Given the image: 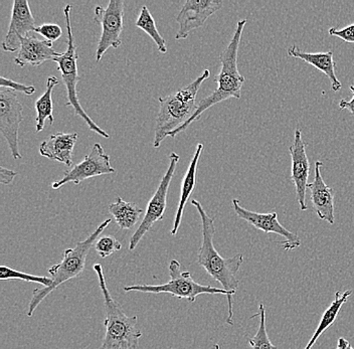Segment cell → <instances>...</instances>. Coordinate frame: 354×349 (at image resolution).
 Returning a JSON list of instances; mask_svg holds the SVG:
<instances>
[{
    "mask_svg": "<svg viewBox=\"0 0 354 349\" xmlns=\"http://www.w3.org/2000/svg\"><path fill=\"white\" fill-rule=\"evenodd\" d=\"M247 19H242L236 24V30L232 35L229 45L221 53L220 61L221 64V70L214 82L218 83V88L205 99L198 102L196 111L190 117L189 120L180 127L177 128L168 135L176 138L178 134L183 133L187 129L188 126L198 121L209 108L214 107L216 104L229 100L231 98L240 99L242 96V88L245 84V77L241 75L238 68V54L240 48L241 39L245 28Z\"/></svg>",
    "mask_w": 354,
    "mask_h": 349,
    "instance_id": "1",
    "label": "cell"
},
{
    "mask_svg": "<svg viewBox=\"0 0 354 349\" xmlns=\"http://www.w3.org/2000/svg\"><path fill=\"white\" fill-rule=\"evenodd\" d=\"M192 205L201 216L203 229V242L198 254V264L207 272L210 277L220 283L223 290L234 296L240 285V281L236 279V274L242 267L243 255L239 254L232 258L221 257L214 245L216 234L214 218H210L198 200H192Z\"/></svg>",
    "mask_w": 354,
    "mask_h": 349,
    "instance_id": "2",
    "label": "cell"
},
{
    "mask_svg": "<svg viewBox=\"0 0 354 349\" xmlns=\"http://www.w3.org/2000/svg\"><path fill=\"white\" fill-rule=\"evenodd\" d=\"M99 286L105 304V335L99 349H140L142 332L138 328V317L128 316L120 304L112 297L101 264L94 265Z\"/></svg>",
    "mask_w": 354,
    "mask_h": 349,
    "instance_id": "3",
    "label": "cell"
},
{
    "mask_svg": "<svg viewBox=\"0 0 354 349\" xmlns=\"http://www.w3.org/2000/svg\"><path fill=\"white\" fill-rule=\"evenodd\" d=\"M209 76V70H205L201 76L185 87L158 99L159 111L155 124L154 148L160 147L166 137L189 120L198 105L196 101L198 91Z\"/></svg>",
    "mask_w": 354,
    "mask_h": 349,
    "instance_id": "4",
    "label": "cell"
},
{
    "mask_svg": "<svg viewBox=\"0 0 354 349\" xmlns=\"http://www.w3.org/2000/svg\"><path fill=\"white\" fill-rule=\"evenodd\" d=\"M111 222H112L111 218L104 220L85 240L77 243L75 248L66 249L64 252L63 259H62L61 263L55 264L48 269V274H50L53 280L52 285L50 287H44V288L35 289L33 291L32 299H30V304H28V312H26L28 317H32L35 309L39 306V304L50 293L57 290L62 284L74 279V278L83 273L85 270L86 261H87L91 249L93 248L101 234H103L105 229H107Z\"/></svg>",
    "mask_w": 354,
    "mask_h": 349,
    "instance_id": "5",
    "label": "cell"
},
{
    "mask_svg": "<svg viewBox=\"0 0 354 349\" xmlns=\"http://www.w3.org/2000/svg\"><path fill=\"white\" fill-rule=\"evenodd\" d=\"M170 281L161 285H132V286L124 287L125 292H143L151 294L165 293L169 294L172 297L179 299H187L188 301L196 302V298L203 294L209 295H225L229 303V314L227 317V323L234 326V296L216 287L207 286V285L198 284L194 281L192 274L188 271H183L181 264L177 260H171L168 266Z\"/></svg>",
    "mask_w": 354,
    "mask_h": 349,
    "instance_id": "6",
    "label": "cell"
},
{
    "mask_svg": "<svg viewBox=\"0 0 354 349\" xmlns=\"http://www.w3.org/2000/svg\"><path fill=\"white\" fill-rule=\"evenodd\" d=\"M72 8L71 4H66L64 8L66 30H68V48L64 54L59 55L54 59L55 63L57 64V70L61 72L62 79L66 87V98H68L66 106L72 107L75 115L81 117L85 121L88 130L104 138L109 139V134L97 125V123L88 116L79 101L77 90V86L80 82L79 73H77L79 54H77V46L75 45L74 34H73L72 19H71Z\"/></svg>",
    "mask_w": 354,
    "mask_h": 349,
    "instance_id": "7",
    "label": "cell"
},
{
    "mask_svg": "<svg viewBox=\"0 0 354 349\" xmlns=\"http://www.w3.org/2000/svg\"><path fill=\"white\" fill-rule=\"evenodd\" d=\"M180 156L176 152H171L169 155V165L166 170L162 180L159 183L156 191L152 196L151 200L148 202L147 209H146L145 216H144L142 222L137 227L135 233L133 234L129 242L130 251H134L138 246L141 240L145 237L146 234L152 229L153 225L159 220H162L165 218L166 211V205H167V194L169 189L170 183L174 178L177 164H178Z\"/></svg>",
    "mask_w": 354,
    "mask_h": 349,
    "instance_id": "8",
    "label": "cell"
},
{
    "mask_svg": "<svg viewBox=\"0 0 354 349\" xmlns=\"http://www.w3.org/2000/svg\"><path fill=\"white\" fill-rule=\"evenodd\" d=\"M123 0H110L106 8L97 6L94 10V23L102 26L96 50V62H100L109 48H118L122 45L121 34L124 21Z\"/></svg>",
    "mask_w": 354,
    "mask_h": 349,
    "instance_id": "9",
    "label": "cell"
},
{
    "mask_svg": "<svg viewBox=\"0 0 354 349\" xmlns=\"http://www.w3.org/2000/svg\"><path fill=\"white\" fill-rule=\"evenodd\" d=\"M24 107L17 99L15 91L0 89V131L6 138L11 155L15 160L22 158L19 151V125L24 120Z\"/></svg>",
    "mask_w": 354,
    "mask_h": 349,
    "instance_id": "10",
    "label": "cell"
},
{
    "mask_svg": "<svg viewBox=\"0 0 354 349\" xmlns=\"http://www.w3.org/2000/svg\"><path fill=\"white\" fill-rule=\"evenodd\" d=\"M115 172L116 170L111 165L110 156L100 143H96L83 161L77 163L73 169L66 170L62 180L53 182L52 187L53 189H59L70 182L77 185L88 178L108 176Z\"/></svg>",
    "mask_w": 354,
    "mask_h": 349,
    "instance_id": "11",
    "label": "cell"
},
{
    "mask_svg": "<svg viewBox=\"0 0 354 349\" xmlns=\"http://www.w3.org/2000/svg\"><path fill=\"white\" fill-rule=\"evenodd\" d=\"M232 207L234 213L241 218L245 220L248 224L254 225L256 229L264 232L265 234H276L285 238V243L282 244V248L285 251H293L301 246V238L296 234L286 229L278 220V214L276 211L269 214H260L243 209L240 202L236 198L232 200Z\"/></svg>",
    "mask_w": 354,
    "mask_h": 349,
    "instance_id": "12",
    "label": "cell"
},
{
    "mask_svg": "<svg viewBox=\"0 0 354 349\" xmlns=\"http://www.w3.org/2000/svg\"><path fill=\"white\" fill-rule=\"evenodd\" d=\"M221 0H187L176 17L179 30L176 35V41L187 39L194 30L205 24L209 17L223 8Z\"/></svg>",
    "mask_w": 354,
    "mask_h": 349,
    "instance_id": "13",
    "label": "cell"
},
{
    "mask_svg": "<svg viewBox=\"0 0 354 349\" xmlns=\"http://www.w3.org/2000/svg\"><path fill=\"white\" fill-rule=\"evenodd\" d=\"M291 155V180L295 185L296 198L301 211L308 209L306 203L307 189L310 174V163L306 152V143L303 141L301 129L294 132L293 144L289 147Z\"/></svg>",
    "mask_w": 354,
    "mask_h": 349,
    "instance_id": "14",
    "label": "cell"
},
{
    "mask_svg": "<svg viewBox=\"0 0 354 349\" xmlns=\"http://www.w3.org/2000/svg\"><path fill=\"white\" fill-rule=\"evenodd\" d=\"M35 19L28 0H15L11 12V19L8 34L4 37L2 48L4 52L15 53L19 50L21 39L35 32Z\"/></svg>",
    "mask_w": 354,
    "mask_h": 349,
    "instance_id": "15",
    "label": "cell"
},
{
    "mask_svg": "<svg viewBox=\"0 0 354 349\" xmlns=\"http://www.w3.org/2000/svg\"><path fill=\"white\" fill-rule=\"evenodd\" d=\"M322 167L323 163L320 160L315 161L314 180L308 185L310 200L318 218L328 224L334 225V191L323 180L321 174Z\"/></svg>",
    "mask_w": 354,
    "mask_h": 349,
    "instance_id": "16",
    "label": "cell"
},
{
    "mask_svg": "<svg viewBox=\"0 0 354 349\" xmlns=\"http://www.w3.org/2000/svg\"><path fill=\"white\" fill-rule=\"evenodd\" d=\"M59 53L53 48V43L41 41L33 32L26 35L21 39V46L17 56L15 57V63L19 67L26 65L39 67L46 62L53 61L59 56Z\"/></svg>",
    "mask_w": 354,
    "mask_h": 349,
    "instance_id": "17",
    "label": "cell"
},
{
    "mask_svg": "<svg viewBox=\"0 0 354 349\" xmlns=\"http://www.w3.org/2000/svg\"><path fill=\"white\" fill-rule=\"evenodd\" d=\"M77 133L57 132L44 140L39 147V154L50 160L64 163L66 167L73 165V152L77 141Z\"/></svg>",
    "mask_w": 354,
    "mask_h": 349,
    "instance_id": "18",
    "label": "cell"
},
{
    "mask_svg": "<svg viewBox=\"0 0 354 349\" xmlns=\"http://www.w3.org/2000/svg\"><path fill=\"white\" fill-rule=\"evenodd\" d=\"M288 55L289 57L302 59L312 67L324 73L330 81L331 90L333 92H338L342 89V82L336 76V63L334 62L332 50L326 53H306L300 50L297 46H292L288 50Z\"/></svg>",
    "mask_w": 354,
    "mask_h": 349,
    "instance_id": "19",
    "label": "cell"
},
{
    "mask_svg": "<svg viewBox=\"0 0 354 349\" xmlns=\"http://www.w3.org/2000/svg\"><path fill=\"white\" fill-rule=\"evenodd\" d=\"M203 151V144L199 143L196 147V153L190 161L189 167L185 176H183V182H181L180 200H179L178 207L174 218V227L171 229V235L176 237L178 233L179 227H180L181 220H183V211H185V205H187L188 198L192 196V191L196 189V172H198V165L199 158Z\"/></svg>",
    "mask_w": 354,
    "mask_h": 349,
    "instance_id": "20",
    "label": "cell"
},
{
    "mask_svg": "<svg viewBox=\"0 0 354 349\" xmlns=\"http://www.w3.org/2000/svg\"><path fill=\"white\" fill-rule=\"evenodd\" d=\"M109 213L120 229H131L140 220L144 211L136 203L125 202L117 198L115 202L109 205Z\"/></svg>",
    "mask_w": 354,
    "mask_h": 349,
    "instance_id": "21",
    "label": "cell"
},
{
    "mask_svg": "<svg viewBox=\"0 0 354 349\" xmlns=\"http://www.w3.org/2000/svg\"><path fill=\"white\" fill-rule=\"evenodd\" d=\"M59 85V79L55 76H50L46 81V91L37 101H35V110H37V125H35V132L43 131L46 121H50V124L53 125L55 122L54 105H53V90L55 86Z\"/></svg>",
    "mask_w": 354,
    "mask_h": 349,
    "instance_id": "22",
    "label": "cell"
},
{
    "mask_svg": "<svg viewBox=\"0 0 354 349\" xmlns=\"http://www.w3.org/2000/svg\"><path fill=\"white\" fill-rule=\"evenodd\" d=\"M351 294H353V291L351 290L345 291V292L342 294L340 293L339 291L335 293L333 302H332L330 306L325 310V312L323 313L315 332H314V334L310 338L308 343H307L306 348L304 349H312L314 344L317 341L318 338H319L329 327L335 323L338 314H339L340 309H342L343 304L346 303Z\"/></svg>",
    "mask_w": 354,
    "mask_h": 349,
    "instance_id": "23",
    "label": "cell"
},
{
    "mask_svg": "<svg viewBox=\"0 0 354 349\" xmlns=\"http://www.w3.org/2000/svg\"><path fill=\"white\" fill-rule=\"evenodd\" d=\"M136 26L153 39L161 54L167 53V45H166L165 37L157 30L153 17H152L151 12H149L147 6H144L141 8L140 15H139L138 19L136 21Z\"/></svg>",
    "mask_w": 354,
    "mask_h": 349,
    "instance_id": "24",
    "label": "cell"
},
{
    "mask_svg": "<svg viewBox=\"0 0 354 349\" xmlns=\"http://www.w3.org/2000/svg\"><path fill=\"white\" fill-rule=\"evenodd\" d=\"M260 317V323H259L258 331L253 338H249V343L252 349H278L276 346L272 343L269 335L267 332V326H266V308L265 305L261 303L259 305L258 312L252 316L254 318Z\"/></svg>",
    "mask_w": 354,
    "mask_h": 349,
    "instance_id": "25",
    "label": "cell"
},
{
    "mask_svg": "<svg viewBox=\"0 0 354 349\" xmlns=\"http://www.w3.org/2000/svg\"><path fill=\"white\" fill-rule=\"evenodd\" d=\"M0 279H17L24 282L37 283V284L43 285L44 287H50L53 283L52 278L30 275V274L24 273V272L13 270V269L6 266H1V268H0Z\"/></svg>",
    "mask_w": 354,
    "mask_h": 349,
    "instance_id": "26",
    "label": "cell"
},
{
    "mask_svg": "<svg viewBox=\"0 0 354 349\" xmlns=\"http://www.w3.org/2000/svg\"><path fill=\"white\" fill-rule=\"evenodd\" d=\"M95 249L102 259L109 257L116 252L120 251L122 244L116 238L112 236H103L95 243Z\"/></svg>",
    "mask_w": 354,
    "mask_h": 349,
    "instance_id": "27",
    "label": "cell"
},
{
    "mask_svg": "<svg viewBox=\"0 0 354 349\" xmlns=\"http://www.w3.org/2000/svg\"><path fill=\"white\" fill-rule=\"evenodd\" d=\"M35 32L43 35L46 41L54 43V41H57L62 37L63 30H62L59 24L43 23L35 28Z\"/></svg>",
    "mask_w": 354,
    "mask_h": 349,
    "instance_id": "28",
    "label": "cell"
},
{
    "mask_svg": "<svg viewBox=\"0 0 354 349\" xmlns=\"http://www.w3.org/2000/svg\"><path fill=\"white\" fill-rule=\"evenodd\" d=\"M0 85H1V88H8V89L15 91V92L17 91V92L24 93V94L28 95V96L35 93V86L24 85V84L17 83V82L13 81V79H6L4 77L0 78Z\"/></svg>",
    "mask_w": 354,
    "mask_h": 349,
    "instance_id": "29",
    "label": "cell"
},
{
    "mask_svg": "<svg viewBox=\"0 0 354 349\" xmlns=\"http://www.w3.org/2000/svg\"><path fill=\"white\" fill-rule=\"evenodd\" d=\"M328 32L333 37H339L345 43H354V23L342 30L336 28H329Z\"/></svg>",
    "mask_w": 354,
    "mask_h": 349,
    "instance_id": "30",
    "label": "cell"
},
{
    "mask_svg": "<svg viewBox=\"0 0 354 349\" xmlns=\"http://www.w3.org/2000/svg\"><path fill=\"white\" fill-rule=\"evenodd\" d=\"M17 176V172L13 171V170L11 169H6V167H0V182H1V185H10Z\"/></svg>",
    "mask_w": 354,
    "mask_h": 349,
    "instance_id": "31",
    "label": "cell"
},
{
    "mask_svg": "<svg viewBox=\"0 0 354 349\" xmlns=\"http://www.w3.org/2000/svg\"><path fill=\"white\" fill-rule=\"evenodd\" d=\"M351 92L353 93V99H351V101L344 100V99H342V100H340L339 102V108L340 109L344 110H348L349 112H351V115H353L354 116V86H351Z\"/></svg>",
    "mask_w": 354,
    "mask_h": 349,
    "instance_id": "32",
    "label": "cell"
},
{
    "mask_svg": "<svg viewBox=\"0 0 354 349\" xmlns=\"http://www.w3.org/2000/svg\"><path fill=\"white\" fill-rule=\"evenodd\" d=\"M336 349H353L348 341L344 337L338 338L337 348Z\"/></svg>",
    "mask_w": 354,
    "mask_h": 349,
    "instance_id": "33",
    "label": "cell"
},
{
    "mask_svg": "<svg viewBox=\"0 0 354 349\" xmlns=\"http://www.w3.org/2000/svg\"><path fill=\"white\" fill-rule=\"evenodd\" d=\"M214 349H221V346H218V344H214Z\"/></svg>",
    "mask_w": 354,
    "mask_h": 349,
    "instance_id": "34",
    "label": "cell"
}]
</instances>
